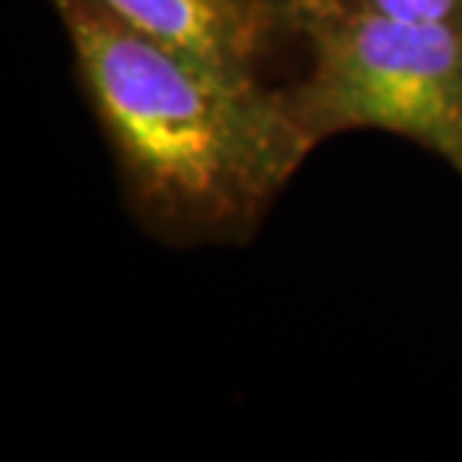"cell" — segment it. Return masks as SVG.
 I'll list each match as a JSON object with an SVG mask.
<instances>
[{
	"label": "cell",
	"mask_w": 462,
	"mask_h": 462,
	"mask_svg": "<svg viewBox=\"0 0 462 462\" xmlns=\"http://www.w3.org/2000/svg\"><path fill=\"white\" fill-rule=\"evenodd\" d=\"M51 5L136 221L175 247L252 239L316 149L288 90L80 0Z\"/></svg>",
	"instance_id": "6da1fadb"
},
{
	"label": "cell",
	"mask_w": 462,
	"mask_h": 462,
	"mask_svg": "<svg viewBox=\"0 0 462 462\" xmlns=\"http://www.w3.org/2000/svg\"><path fill=\"white\" fill-rule=\"evenodd\" d=\"M300 80L285 85L321 147L346 132L409 139L462 178V29L391 16L365 0H291Z\"/></svg>",
	"instance_id": "7a4b0ae2"
},
{
	"label": "cell",
	"mask_w": 462,
	"mask_h": 462,
	"mask_svg": "<svg viewBox=\"0 0 462 462\" xmlns=\"http://www.w3.org/2000/svg\"><path fill=\"white\" fill-rule=\"evenodd\" d=\"M54 3V0H51ZM126 29L218 65L263 72L296 44L291 0H80Z\"/></svg>",
	"instance_id": "3957f363"
},
{
	"label": "cell",
	"mask_w": 462,
	"mask_h": 462,
	"mask_svg": "<svg viewBox=\"0 0 462 462\" xmlns=\"http://www.w3.org/2000/svg\"><path fill=\"white\" fill-rule=\"evenodd\" d=\"M365 3L391 16L449 23L462 29V0H365Z\"/></svg>",
	"instance_id": "277c9868"
}]
</instances>
